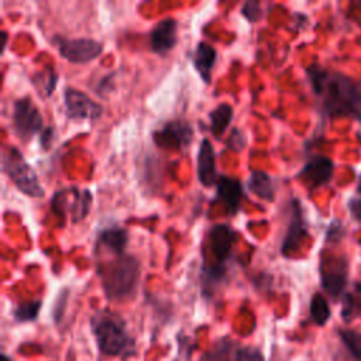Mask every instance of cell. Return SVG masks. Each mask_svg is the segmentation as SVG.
<instances>
[{
  "instance_id": "cell-1",
  "label": "cell",
  "mask_w": 361,
  "mask_h": 361,
  "mask_svg": "<svg viewBox=\"0 0 361 361\" xmlns=\"http://www.w3.org/2000/svg\"><path fill=\"white\" fill-rule=\"evenodd\" d=\"M323 111L330 117H350L361 123V83L319 65L306 69Z\"/></svg>"
},
{
  "instance_id": "cell-2",
  "label": "cell",
  "mask_w": 361,
  "mask_h": 361,
  "mask_svg": "<svg viewBox=\"0 0 361 361\" xmlns=\"http://www.w3.org/2000/svg\"><path fill=\"white\" fill-rule=\"evenodd\" d=\"M238 240V233L227 223L214 224L209 233L203 247L202 267V290L204 296H210L214 289L224 282L228 272V262L233 258V245Z\"/></svg>"
},
{
  "instance_id": "cell-3",
  "label": "cell",
  "mask_w": 361,
  "mask_h": 361,
  "mask_svg": "<svg viewBox=\"0 0 361 361\" xmlns=\"http://www.w3.org/2000/svg\"><path fill=\"white\" fill-rule=\"evenodd\" d=\"M90 329L102 354L116 357L134 353V337L117 313L109 309L94 312L90 317Z\"/></svg>"
},
{
  "instance_id": "cell-4",
  "label": "cell",
  "mask_w": 361,
  "mask_h": 361,
  "mask_svg": "<svg viewBox=\"0 0 361 361\" xmlns=\"http://www.w3.org/2000/svg\"><path fill=\"white\" fill-rule=\"evenodd\" d=\"M99 275L104 295L109 300H123L134 295L140 275L141 264L131 254L114 255V259L99 267Z\"/></svg>"
},
{
  "instance_id": "cell-5",
  "label": "cell",
  "mask_w": 361,
  "mask_h": 361,
  "mask_svg": "<svg viewBox=\"0 0 361 361\" xmlns=\"http://www.w3.org/2000/svg\"><path fill=\"white\" fill-rule=\"evenodd\" d=\"M1 169L14 183V186L30 197L39 199L44 196L38 176L32 166L25 161L24 155L17 147L6 145L1 152Z\"/></svg>"
},
{
  "instance_id": "cell-6",
  "label": "cell",
  "mask_w": 361,
  "mask_h": 361,
  "mask_svg": "<svg viewBox=\"0 0 361 361\" xmlns=\"http://www.w3.org/2000/svg\"><path fill=\"white\" fill-rule=\"evenodd\" d=\"M44 124L42 114L37 104L28 96H23L14 100L11 113V128L18 140L28 142L34 134H37Z\"/></svg>"
},
{
  "instance_id": "cell-7",
  "label": "cell",
  "mask_w": 361,
  "mask_h": 361,
  "mask_svg": "<svg viewBox=\"0 0 361 361\" xmlns=\"http://www.w3.org/2000/svg\"><path fill=\"white\" fill-rule=\"evenodd\" d=\"M52 42L59 55L71 63H87L96 59L103 51V44L100 41L86 37L66 38L62 35H55Z\"/></svg>"
},
{
  "instance_id": "cell-8",
  "label": "cell",
  "mask_w": 361,
  "mask_h": 361,
  "mask_svg": "<svg viewBox=\"0 0 361 361\" xmlns=\"http://www.w3.org/2000/svg\"><path fill=\"white\" fill-rule=\"evenodd\" d=\"M63 104L69 120L96 121L103 113V107L89 94L71 86L63 90Z\"/></svg>"
},
{
  "instance_id": "cell-9",
  "label": "cell",
  "mask_w": 361,
  "mask_h": 361,
  "mask_svg": "<svg viewBox=\"0 0 361 361\" xmlns=\"http://www.w3.org/2000/svg\"><path fill=\"white\" fill-rule=\"evenodd\" d=\"M193 128L186 120H171L152 133V141L159 148L180 149L190 144Z\"/></svg>"
},
{
  "instance_id": "cell-10",
  "label": "cell",
  "mask_w": 361,
  "mask_h": 361,
  "mask_svg": "<svg viewBox=\"0 0 361 361\" xmlns=\"http://www.w3.org/2000/svg\"><path fill=\"white\" fill-rule=\"evenodd\" d=\"M348 267L344 258H333L320 261V283L324 292L333 299H338L347 285Z\"/></svg>"
},
{
  "instance_id": "cell-11",
  "label": "cell",
  "mask_w": 361,
  "mask_h": 361,
  "mask_svg": "<svg viewBox=\"0 0 361 361\" xmlns=\"http://www.w3.org/2000/svg\"><path fill=\"white\" fill-rule=\"evenodd\" d=\"M306 235H307V226L303 217L300 202L298 199H293L290 202V220L281 245V252L285 257L292 255Z\"/></svg>"
},
{
  "instance_id": "cell-12",
  "label": "cell",
  "mask_w": 361,
  "mask_h": 361,
  "mask_svg": "<svg viewBox=\"0 0 361 361\" xmlns=\"http://www.w3.org/2000/svg\"><path fill=\"white\" fill-rule=\"evenodd\" d=\"M244 196L243 185L238 179L227 175H219L216 182L214 203H220L224 207L226 214L234 216L240 210Z\"/></svg>"
},
{
  "instance_id": "cell-13",
  "label": "cell",
  "mask_w": 361,
  "mask_h": 361,
  "mask_svg": "<svg viewBox=\"0 0 361 361\" xmlns=\"http://www.w3.org/2000/svg\"><path fill=\"white\" fill-rule=\"evenodd\" d=\"M333 168L334 165L330 158L323 155H313L306 161L298 173V178L302 179V182L310 189H316L329 183L333 176Z\"/></svg>"
},
{
  "instance_id": "cell-14",
  "label": "cell",
  "mask_w": 361,
  "mask_h": 361,
  "mask_svg": "<svg viewBox=\"0 0 361 361\" xmlns=\"http://www.w3.org/2000/svg\"><path fill=\"white\" fill-rule=\"evenodd\" d=\"M178 21L172 17L159 20L149 31V48L154 54L165 55L178 41Z\"/></svg>"
},
{
  "instance_id": "cell-15",
  "label": "cell",
  "mask_w": 361,
  "mask_h": 361,
  "mask_svg": "<svg viewBox=\"0 0 361 361\" xmlns=\"http://www.w3.org/2000/svg\"><path fill=\"white\" fill-rule=\"evenodd\" d=\"M197 178L199 182L210 188L216 185L219 175L216 171V155L213 151V145L209 138H202L199 144V151H197Z\"/></svg>"
},
{
  "instance_id": "cell-16",
  "label": "cell",
  "mask_w": 361,
  "mask_h": 361,
  "mask_svg": "<svg viewBox=\"0 0 361 361\" xmlns=\"http://www.w3.org/2000/svg\"><path fill=\"white\" fill-rule=\"evenodd\" d=\"M128 244V231L121 226H109L99 231L94 250L103 248L114 255L126 254Z\"/></svg>"
},
{
  "instance_id": "cell-17",
  "label": "cell",
  "mask_w": 361,
  "mask_h": 361,
  "mask_svg": "<svg viewBox=\"0 0 361 361\" xmlns=\"http://www.w3.org/2000/svg\"><path fill=\"white\" fill-rule=\"evenodd\" d=\"M216 55V48L204 41H199L192 52L193 66L204 83H210L212 80V71L217 58Z\"/></svg>"
},
{
  "instance_id": "cell-18",
  "label": "cell",
  "mask_w": 361,
  "mask_h": 361,
  "mask_svg": "<svg viewBox=\"0 0 361 361\" xmlns=\"http://www.w3.org/2000/svg\"><path fill=\"white\" fill-rule=\"evenodd\" d=\"M247 188L252 195H255L261 200L272 202L275 199V182L271 178V175L265 171H251L247 180Z\"/></svg>"
},
{
  "instance_id": "cell-19",
  "label": "cell",
  "mask_w": 361,
  "mask_h": 361,
  "mask_svg": "<svg viewBox=\"0 0 361 361\" xmlns=\"http://www.w3.org/2000/svg\"><path fill=\"white\" fill-rule=\"evenodd\" d=\"M233 116H234V111H233L231 104H228V103H220L209 113V120H210L209 128H210L212 135L216 140L221 138L226 128L231 123Z\"/></svg>"
},
{
  "instance_id": "cell-20",
  "label": "cell",
  "mask_w": 361,
  "mask_h": 361,
  "mask_svg": "<svg viewBox=\"0 0 361 361\" xmlns=\"http://www.w3.org/2000/svg\"><path fill=\"white\" fill-rule=\"evenodd\" d=\"M72 190V200H71V206H69V212L72 216V221L78 223L80 220H83L92 206V193L87 189H76V188H71Z\"/></svg>"
},
{
  "instance_id": "cell-21",
  "label": "cell",
  "mask_w": 361,
  "mask_h": 361,
  "mask_svg": "<svg viewBox=\"0 0 361 361\" xmlns=\"http://www.w3.org/2000/svg\"><path fill=\"white\" fill-rule=\"evenodd\" d=\"M31 80L37 90L41 93V96L49 97L54 93L55 86L58 83V73L52 66H47L39 72H35Z\"/></svg>"
},
{
  "instance_id": "cell-22",
  "label": "cell",
  "mask_w": 361,
  "mask_h": 361,
  "mask_svg": "<svg viewBox=\"0 0 361 361\" xmlns=\"http://www.w3.org/2000/svg\"><path fill=\"white\" fill-rule=\"evenodd\" d=\"M41 306H42V302L39 299L21 302L13 309V317L18 323L34 322V320H37V317L39 314Z\"/></svg>"
},
{
  "instance_id": "cell-23",
  "label": "cell",
  "mask_w": 361,
  "mask_h": 361,
  "mask_svg": "<svg viewBox=\"0 0 361 361\" xmlns=\"http://www.w3.org/2000/svg\"><path fill=\"white\" fill-rule=\"evenodd\" d=\"M309 310H310V317H312V320H313L317 326L326 324L327 320L330 319V314H331L330 306H329L326 298H324L322 293H314V295L312 296Z\"/></svg>"
},
{
  "instance_id": "cell-24",
  "label": "cell",
  "mask_w": 361,
  "mask_h": 361,
  "mask_svg": "<svg viewBox=\"0 0 361 361\" xmlns=\"http://www.w3.org/2000/svg\"><path fill=\"white\" fill-rule=\"evenodd\" d=\"M340 338L355 361H361V334L354 330H340Z\"/></svg>"
},
{
  "instance_id": "cell-25",
  "label": "cell",
  "mask_w": 361,
  "mask_h": 361,
  "mask_svg": "<svg viewBox=\"0 0 361 361\" xmlns=\"http://www.w3.org/2000/svg\"><path fill=\"white\" fill-rule=\"evenodd\" d=\"M361 313V299L347 293L344 296L343 300V310H341V316L345 322H350L353 317H357Z\"/></svg>"
},
{
  "instance_id": "cell-26",
  "label": "cell",
  "mask_w": 361,
  "mask_h": 361,
  "mask_svg": "<svg viewBox=\"0 0 361 361\" xmlns=\"http://www.w3.org/2000/svg\"><path fill=\"white\" fill-rule=\"evenodd\" d=\"M68 296H69V289L63 288L59 290L56 299H55V305H54V310H52V316L55 323H59L65 314V309H66V303H68Z\"/></svg>"
},
{
  "instance_id": "cell-27",
  "label": "cell",
  "mask_w": 361,
  "mask_h": 361,
  "mask_svg": "<svg viewBox=\"0 0 361 361\" xmlns=\"http://www.w3.org/2000/svg\"><path fill=\"white\" fill-rule=\"evenodd\" d=\"M235 361H265V358L259 348L247 345L235 351Z\"/></svg>"
},
{
  "instance_id": "cell-28",
  "label": "cell",
  "mask_w": 361,
  "mask_h": 361,
  "mask_svg": "<svg viewBox=\"0 0 361 361\" xmlns=\"http://www.w3.org/2000/svg\"><path fill=\"white\" fill-rule=\"evenodd\" d=\"M240 11H241V16H243L244 18H247L250 23L258 21V20L261 18V16H262L261 6H259V3L255 1V0H248V1H245V3L243 4V7H241Z\"/></svg>"
},
{
  "instance_id": "cell-29",
  "label": "cell",
  "mask_w": 361,
  "mask_h": 361,
  "mask_svg": "<svg viewBox=\"0 0 361 361\" xmlns=\"http://www.w3.org/2000/svg\"><path fill=\"white\" fill-rule=\"evenodd\" d=\"M226 144L233 151H241L247 145V137H245V134L240 128L235 127V128L231 130L230 135L227 137Z\"/></svg>"
},
{
  "instance_id": "cell-30",
  "label": "cell",
  "mask_w": 361,
  "mask_h": 361,
  "mask_svg": "<svg viewBox=\"0 0 361 361\" xmlns=\"http://www.w3.org/2000/svg\"><path fill=\"white\" fill-rule=\"evenodd\" d=\"M341 235H343V227H341L340 221L338 220L331 221V224L329 226V230L326 233V241L336 243L341 238Z\"/></svg>"
},
{
  "instance_id": "cell-31",
  "label": "cell",
  "mask_w": 361,
  "mask_h": 361,
  "mask_svg": "<svg viewBox=\"0 0 361 361\" xmlns=\"http://www.w3.org/2000/svg\"><path fill=\"white\" fill-rule=\"evenodd\" d=\"M54 138H55V135H54V127H51V126L45 127V128L42 130L41 135H39V144H41V147H42L44 149H48V148L51 147Z\"/></svg>"
},
{
  "instance_id": "cell-32",
  "label": "cell",
  "mask_w": 361,
  "mask_h": 361,
  "mask_svg": "<svg viewBox=\"0 0 361 361\" xmlns=\"http://www.w3.org/2000/svg\"><path fill=\"white\" fill-rule=\"evenodd\" d=\"M348 209L355 220H361V197H353L348 202Z\"/></svg>"
},
{
  "instance_id": "cell-33",
  "label": "cell",
  "mask_w": 361,
  "mask_h": 361,
  "mask_svg": "<svg viewBox=\"0 0 361 361\" xmlns=\"http://www.w3.org/2000/svg\"><path fill=\"white\" fill-rule=\"evenodd\" d=\"M0 361H11V358H10L7 354L3 353V354L0 355Z\"/></svg>"
},
{
  "instance_id": "cell-34",
  "label": "cell",
  "mask_w": 361,
  "mask_h": 361,
  "mask_svg": "<svg viewBox=\"0 0 361 361\" xmlns=\"http://www.w3.org/2000/svg\"><path fill=\"white\" fill-rule=\"evenodd\" d=\"M357 192L361 195V176H360V180H358V185H357Z\"/></svg>"
}]
</instances>
